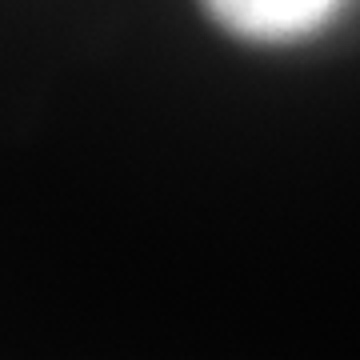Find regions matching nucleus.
<instances>
[{
    "instance_id": "f257e3e1",
    "label": "nucleus",
    "mask_w": 360,
    "mask_h": 360,
    "mask_svg": "<svg viewBox=\"0 0 360 360\" xmlns=\"http://www.w3.org/2000/svg\"><path fill=\"white\" fill-rule=\"evenodd\" d=\"M208 16L232 37L257 44H288L321 32L345 0H205Z\"/></svg>"
}]
</instances>
